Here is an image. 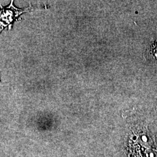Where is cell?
Wrapping results in <instances>:
<instances>
[{"label":"cell","instance_id":"2","mask_svg":"<svg viewBox=\"0 0 157 157\" xmlns=\"http://www.w3.org/2000/svg\"><path fill=\"white\" fill-rule=\"evenodd\" d=\"M152 55L157 59V42L155 43L153 45H152L151 49Z\"/></svg>","mask_w":157,"mask_h":157},{"label":"cell","instance_id":"1","mask_svg":"<svg viewBox=\"0 0 157 157\" xmlns=\"http://www.w3.org/2000/svg\"><path fill=\"white\" fill-rule=\"evenodd\" d=\"M0 6V33L6 28L11 30L13 23L17 21L19 17L23 13L32 10L31 6L24 9L17 8L14 6L13 1H11L8 6Z\"/></svg>","mask_w":157,"mask_h":157}]
</instances>
